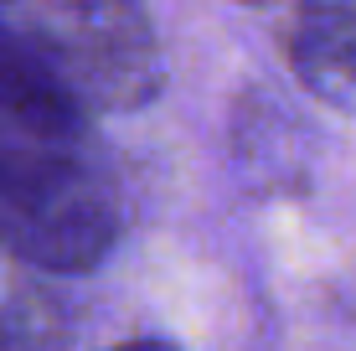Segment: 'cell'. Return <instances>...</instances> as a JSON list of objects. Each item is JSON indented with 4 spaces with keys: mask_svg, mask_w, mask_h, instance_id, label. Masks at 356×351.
<instances>
[{
    "mask_svg": "<svg viewBox=\"0 0 356 351\" xmlns=\"http://www.w3.org/2000/svg\"><path fill=\"white\" fill-rule=\"evenodd\" d=\"M0 16L63 72L88 114L145 108L165 83L145 0H0Z\"/></svg>",
    "mask_w": 356,
    "mask_h": 351,
    "instance_id": "1",
    "label": "cell"
},
{
    "mask_svg": "<svg viewBox=\"0 0 356 351\" xmlns=\"http://www.w3.org/2000/svg\"><path fill=\"white\" fill-rule=\"evenodd\" d=\"M0 124H21L57 140L88 135V104L6 16H0Z\"/></svg>",
    "mask_w": 356,
    "mask_h": 351,
    "instance_id": "2",
    "label": "cell"
},
{
    "mask_svg": "<svg viewBox=\"0 0 356 351\" xmlns=\"http://www.w3.org/2000/svg\"><path fill=\"white\" fill-rule=\"evenodd\" d=\"M284 57L305 93L321 104H356V0H294Z\"/></svg>",
    "mask_w": 356,
    "mask_h": 351,
    "instance_id": "3",
    "label": "cell"
},
{
    "mask_svg": "<svg viewBox=\"0 0 356 351\" xmlns=\"http://www.w3.org/2000/svg\"><path fill=\"white\" fill-rule=\"evenodd\" d=\"M238 6H279V0H238Z\"/></svg>",
    "mask_w": 356,
    "mask_h": 351,
    "instance_id": "4",
    "label": "cell"
}]
</instances>
